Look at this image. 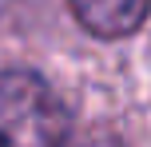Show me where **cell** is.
Wrapping results in <instances>:
<instances>
[{"mask_svg":"<svg viewBox=\"0 0 151 147\" xmlns=\"http://www.w3.org/2000/svg\"><path fill=\"white\" fill-rule=\"evenodd\" d=\"M68 4H72L76 20L104 40L135 32L151 12V0H68Z\"/></svg>","mask_w":151,"mask_h":147,"instance_id":"obj_2","label":"cell"},{"mask_svg":"<svg viewBox=\"0 0 151 147\" xmlns=\"http://www.w3.org/2000/svg\"><path fill=\"white\" fill-rule=\"evenodd\" d=\"M68 147H123L115 135H80V139H68Z\"/></svg>","mask_w":151,"mask_h":147,"instance_id":"obj_3","label":"cell"},{"mask_svg":"<svg viewBox=\"0 0 151 147\" xmlns=\"http://www.w3.org/2000/svg\"><path fill=\"white\" fill-rule=\"evenodd\" d=\"M0 147H68V111L44 76L0 72Z\"/></svg>","mask_w":151,"mask_h":147,"instance_id":"obj_1","label":"cell"}]
</instances>
